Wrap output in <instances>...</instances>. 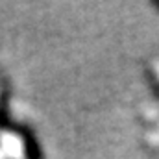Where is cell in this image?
<instances>
[{"instance_id":"obj_1","label":"cell","mask_w":159,"mask_h":159,"mask_svg":"<svg viewBox=\"0 0 159 159\" xmlns=\"http://www.w3.org/2000/svg\"><path fill=\"white\" fill-rule=\"evenodd\" d=\"M0 150L11 159H22L24 157V144L22 139L15 133H6L0 139Z\"/></svg>"},{"instance_id":"obj_2","label":"cell","mask_w":159,"mask_h":159,"mask_svg":"<svg viewBox=\"0 0 159 159\" xmlns=\"http://www.w3.org/2000/svg\"><path fill=\"white\" fill-rule=\"evenodd\" d=\"M157 72H159V65H157Z\"/></svg>"}]
</instances>
